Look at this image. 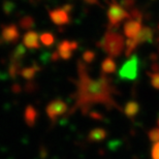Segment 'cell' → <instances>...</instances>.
<instances>
[{"label": "cell", "instance_id": "obj_6", "mask_svg": "<svg viewBox=\"0 0 159 159\" xmlns=\"http://www.w3.org/2000/svg\"><path fill=\"white\" fill-rule=\"evenodd\" d=\"M19 37H20V32L18 30V27L14 24L4 25L2 26L1 30V39L4 43H17Z\"/></svg>", "mask_w": 159, "mask_h": 159}, {"label": "cell", "instance_id": "obj_14", "mask_svg": "<svg viewBox=\"0 0 159 159\" xmlns=\"http://www.w3.org/2000/svg\"><path fill=\"white\" fill-rule=\"evenodd\" d=\"M21 64H22V61H20V60H16V59L11 58V64H9V67H8L9 75H11V78L15 79L21 72V70H22Z\"/></svg>", "mask_w": 159, "mask_h": 159}, {"label": "cell", "instance_id": "obj_3", "mask_svg": "<svg viewBox=\"0 0 159 159\" xmlns=\"http://www.w3.org/2000/svg\"><path fill=\"white\" fill-rule=\"evenodd\" d=\"M107 18H109V30L114 28H118L121 22L125 19L130 18V14L126 11V9L121 4H119L116 0H112L110 4V8L107 11Z\"/></svg>", "mask_w": 159, "mask_h": 159}, {"label": "cell", "instance_id": "obj_10", "mask_svg": "<svg viewBox=\"0 0 159 159\" xmlns=\"http://www.w3.org/2000/svg\"><path fill=\"white\" fill-rule=\"evenodd\" d=\"M134 39L136 40L138 44L144 43H151L152 39H153V31L149 27L142 28V30L139 31V33L138 34V36H136Z\"/></svg>", "mask_w": 159, "mask_h": 159}, {"label": "cell", "instance_id": "obj_11", "mask_svg": "<svg viewBox=\"0 0 159 159\" xmlns=\"http://www.w3.org/2000/svg\"><path fill=\"white\" fill-rule=\"evenodd\" d=\"M65 110H66L65 103L60 100L51 102L49 107H48V112H49L51 116H55V115H58V114H61L62 112H64Z\"/></svg>", "mask_w": 159, "mask_h": 159}, {"label": "cell", "instance_id": "obj_16", "mask_svg": "<svg viewBox=\"0 0 159 159\" xmlns=\"http://www.w3.org/2000/svg\"><path fill=\"white\" fill-rule=\"evenodd\" d=\"M125 55L126 57H129L131 54L134 52V50L136 49L138 47V43H136L135 39H127L126 40V43H125Z\"/></svg>", "mask_w": 159, "mask_h": 159}, {"label": "cell", "instance_id": "obj_19", "mask_svg": "<svg viewBox=\"0 0 159 159\" xmlns=\"http://www.w3.org/2000/svg\"><path fill=\"white\" fill-rule=\"evenodd\" d=\"M33 26H34V20H33V18L29 17V16L24 17L20 21V27L23 28V29H30V28H32Z\"/></svg>", "mask_w": 159, "mask_h": 159}, {"label": "cell", "instance_id": "obj_7", "mask_svg": "<svg viewBox=\"0 0 159 159\" xmlns=\"http://www.w3.org/2000/svg\"><path fill=\"white\" fill-rule=\"evenodd\" d=\"M49 16L53 23L58 25V26H63V25H66L70 22L69 12L66 11L63 7L52 9L49 11Z\"/></svg>", "mask_w": 159, "mask_h": 159}, {"label": "cell", "instance_id": "obj_1", "mask_svg": "<svg viewBox=\"0 0 159 159\" xmlns=\"http://www.w3.org/2000/svg\"><path fill=\"white\" fill-rule=\"evenodd\" d=\"M79 69V99L78 104L87 107L91 103L111 104L112 99V85L111 81L102 75L98 80H92L88 75L87 67L82 61L78 62Z\"/></svg>", "mask_w": 159, "mask_h": 159}, {"label": "cell", "instance_id": "obj_18", "mask_svg": "<svg viewBox=\"0 0 159 159\" xmlns=\"http://www.w3.org/2000/svg\"><path fill=\"white\" fill-rule=\"evenodd\" d=\"M139 111V104L134 102V101H130L128 102V104L126 106V109H125V112L128 116L132 117L134 116Z\"/></svg>", "mask_w": 159, "mask_h": 159}, {"label": "cell", "instance_id": "obj_22", "mask_svg": "<svg viewBox=\"0 0 159 159\" xmlns=\"http://www.w3.org/2000/svg\"><path fill=\"white\" fill-rule=\"evenodd\" d=\"M142 12L139 11V9H132L131 12H130V18L129 19H133V20H136V21H139L142 22Z\"/></svg>", "mask_w": 159, "mask_h": 159}, {"label": "cell", "instance_id": "obj_23", "mask_svg": "<svg viewBox=\"0 0 159 159\" xmlns=\"http://www.w3.org/2000/svg\"><path fill=\"white\" fill-rule=\"evenodd\" d=\"M150 139L154 144L159 142V128H155L150 132Z\"/></svg>", "mask_w": 159, "mask_h": 159}, {"label": "cell", "instance_id": "obj_25", "mask_svg": "<svg viewBox=\"0 0 159 159\" xmlns=\"http://www.w3.org/2000/svg\"><path fill=\"white\" fill-rule=\"evenodd\" d=\"M121 5L125 8H131L134 5V0H122L121 1Z\"/></svg>", "mask_w": 159, "mask_h": 159}, {"label": "cell", "instance_id": "obj_26", "mask_svg": "<svg viewBox=\"0 0 159 159\" xmlns=\"http://www.w3.org/2000/svg\"><path fill=\"white\" fill-rule=\"evenodd\" d=\"M59 54H58V52H54L53 53V55H52V60L53 61H56V60H58L59 59Z\"/></svg>", "mask_w": 159, "mask_h": 159}, {"label": "cell", "instance_id": "obj_17", "mask_svg": "<svg viewBox=\"0 0 159 159\" xmlns=\"http://www.w3.org/2000/svg\"><path fill=\"white\" fill-rule=\"evenodd\" d=\"M25 54H26V50H25V47L24 44H19V46L16 48L14 54H12V59H16V60H20L22 61V59L24 58Z\"/></svg>", "mask_w": 159, "mask_h": 159}, {"label": "cell", "instance_id": "obj_20", "mask_svg": "<svg viewBox=\"0 0 159 159\" xmlns=\"http://www.w3.org/2000/svg\"><path fill=\"white\" fill-rule=\"evenodd\" d=\"M149 77L151 79V84L154 88L159 89V70L158 71H153L149 72Z\"/></svg>", "mask_w": 159, "mask_h": 159}, {"label": "cell", "instance_id": "obj_9", "mask_svg": "<svg viewBox=\"0 0 159 159\" xmlns=\"http://www.w3.org/2000/svg\"><path fill=\"white\" fill-rule=\"evenodd\" d=\"M39 35L35 31H28L23 37V44L24 47L28 48V49H39Z\"/></svg>", "mask_w": 159, "mask_h": 159}, {"label": "cell", "instance_id": "obj_24", "mask_svg": "<svg viewBox=\"0 0 159 159\" xmlns=\"http://www.w3.org/2000/svg\"><path fill=\"white\" fill-rule=\"evenodd\" d=\"M152 158L159 159V142L155 143L152 147Z\"/></svg>", "mask_w": 159, "mask_h": 159}, {"label": "cell", "instance_id": "obj_21", "mask_svg": "<svg viewBox=\"0 0 159 159\" xmlns=\"http://www.w3.org/2000/svg\"><path fill=\"white\" fill-rule=\"evenodd\" d=\"M83 59H84L85 62L91 63L95 59V53L93 51H86V52H84V54H83Z\"/></svg>", "mask_w": 159, "mask_h": 159}, {"label": "cell", "instance_id": "obj_13", "mask_svg": "<svg viewBox=\"0 0 159 159\" xmlns=\"http://www.w3.org/2000/svg\"><path fill=\"white\" fill-rule=\"evenodd\" d=\"M101 69H102L103 74H113V72L116 71L117 65L115 61L111 57H109V58L104 59L103 62L101 63Z\"/></svg>", "mask_w": 159, "mask_h": 159}, {"label": "cell", "instance_id": "obj_8", "mask_svg": "<svg viewBox=\"0 0 159 159\" xmlns=\"http://www.w3.org/2000/svg\"><path fill=\"white\" fill-rule=\"evenodd\" d=\"M142 30V22L129 19L124 25V33L128 39H134Z\"/></svg>", "mask_w": 159, "mask_h": 159}, {"label": "cell", "instance_id": "obj_15", "mask_svg": "<svg viewBox=\"0 0 159 159\" xmlns=\"http://www.w3.org/2000/svg\"><path fill=\"white\" fill-rule=\"evenodd\" d=\"M39 39L41 41V43L44 44L46 47H52L54 43H55V36L50 32H44L43 34H40Z\"/></svg>", "mask_w": 159, "mask_h": 159}, {"label": "cell", "instance_id": "obj_5", "mask_svg": "<svg viewBox=\"0 0 159 159\" xmlns=\"http://www.w3.org/2000/svg\"><path fill=\"white\" fill-rule=\"evenodd\" d=\"M78 49L77 41H69V40H62L59 43L57 47V52H58L60 58L68 60L72 56V52Z\"/></svg>", "mask_w": 159, "mask_h": 159}, {"label": "cell", "instance_id": "obj_2", "mask_svg": "<svg viewBox=\"0 0 159 159\" xmlns=\"http://www.w3.org/2000/svg\"><path fill=\"white\" fill-rule=\"evenodd\" d=\"M125 43L126 41L121 34L115 31L107 30L98 46L102 48V50L110 57H118L123 52Z\"/></svg>", "mask_w": 159, "mask_h": 159}, {"label": "cell", "instance_id": "obj_27", "mask_svg": "<svg viewBox=\"0 0 159 159\" xmlns=\"http://www.w3.org/2000/svg\"><path fill=\"white\" fill-rule=\"evenodd\" d=\"M158 126H159V119H158Z\"/></svg>", "mask_w": 159, "mask_h": 159}, {"label": "cell", "instance_id": "obj_4", "mask_svg": "<svg viewBox=\"0 0 159 159\" xmlns=\"http://www.w3.org/2000/svg\"><path fill=\"white\" fill-rule=\"evenodd\" d=\"M139 72V57L133 55L131 58L124 63L119 70V77L123 80L133 81L138 77Z\"/></svg>", "mask_w": 159, "mask_h": 159}, {"label": "cell", "instance_id": "obj_12", "mask_svg": "<svg viewBox=\"0 0 159 159\" xmlns=\"http://www.w3.org/2000/svg\"><path fill=\"white\" fill-rule=\"evenodd\" d=\"M40 70V67L39 65L36 64V63H34V64H32L31 66H29V67H26V68H23L20 72V75L23 77L24 79L26 80H31L34 78V75H36L37 71Z\"/></svg>", "mask_w": 159, "mask_h": 159}]
</instances>
